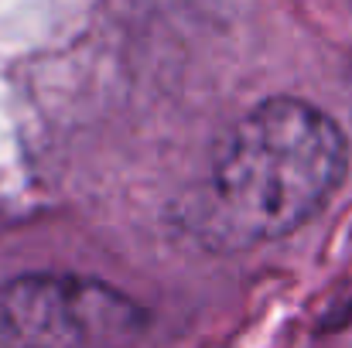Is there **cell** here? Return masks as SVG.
<instances>
[{
  "instance_id": "cell-1",
  "label": "cell",
  "mask_w": 352,
  "mask_h": 348,
  "mask_svg": "<svg viewBox=\"0 0 352 348\" xmlns=\"http://www.w3.org/2000/svg\"><path fill=\"white\" fill-rule=\"evenodd\" d=\"M346 140L332 116L291 96L260 103L230 126L195 209L212 249H250L301 229L339 188Z\"/></svg>"
},
{
  "instance_id": "cell-2",
  "label": "cell",
  "mask_w": 352,
  "mask_h": 348,
  "mask_svg": "<svg viewBox=\"0 0 352 348\" xmlns=\"http://www.w3.org/2000/svg\"><path fill=\"white\" fill-rule=\"evenodd\" d=\"M140 321L133 301L86 277L24 273L0 283V348H96Z\"/></svg>"
},
{
  "instance_id": "cell-3",
  "label": "cell",
  "mask_w": 352,
  "mask_h": 348,
  "mask_svg": "<svg viewBox=\"0 0 352 348\" xmlns=\"http://www.w3.org/2000/svg\"><path fill=\"white\" fill-rule=\"evenodd\" d=\"M349 3H352V0H349Z\"/></svg>"
}]
</instances>
